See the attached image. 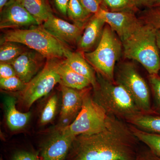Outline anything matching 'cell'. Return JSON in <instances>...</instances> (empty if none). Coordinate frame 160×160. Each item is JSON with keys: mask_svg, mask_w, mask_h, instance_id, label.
Wrapping results in <instances>:
<instances>
[{"mask_svg": "<svg viewBox=\"0 0 160 160\" xmlns=\"http://www.w3.org/2000/svg\"><path fill=\"white\" fill-rule=\"evenodd\" d=\"M139 142L129 123L108 115L102 131L76 137L69 160H135Z\"/></svg>", "mask_w": 160, "mask_h": 160, "instance_id": "cell-1", "label": "cell"}, {"mask_svg": "<svg viewBox=\"0 0 160 160\" xmlns=\"http://www.w3.org/2000/svg\"><path fill=\"white\" fill-rule=\"evenodd\" d=\"M61 86L62 105L60 112L59 127L69 125V122L74 120L82 106L83 100L90 88L78 90Z\"/></svg>", "mask_w": 160, "mask_h": 160, "instance_id": "cell-12", "label": "cell"}, {"mask_svg": "<svg viewBox=\"0 0 160 160\" xmlns=\"http://www.w3.org/2000/svg\"><path fill=\"white\" fill-rule=\"evenodd\" d=\"M127 123L143 131L160 134L159 115L142 113Z\"/></svg>", "mask_w": 160, "mask_h": 160, "instance_id": "cell-20", "label": "cell"}, {"mask_svg": "<svg viewBox=\"0 0 160 160\" xmlns=\"http://www.w3.org/2000/svg\"><path fill=\"white\" fill-rule=\"evenodd\" d=\"M84 8L89 13L94 15L97 13L103 4V0H79Z\"/></svg>", "mask_w": 160, "mask_h": 160, "instance_id": "cell-29", "label": "cell"}, {"mask_svg": "<svg viewBox=\"0 0 160 160\" xmlns=\"http://www.w3.org/2000/svg\"><path fill=\"white\" fill-rule=\"evenodd\" d=\"M67 15L75 24L85 26L93 14L87 11L79 0H69Z\"/></svg>", "mask_w": 160, "mask_h": 160, "instance_id": "cell-22", "label": "cell"}, {"mask_svg": "<svg viewBox=\"0 0 160 160\" xmlns=\"http://www.w3.org/2000/svg\"><path fill=\"white\" fill-rule=\"evenodd\" d=\"M137 7L138 6H150L153 5L157 0H133Z\"/></svg>", "mask_w": 160, "mask_h": 160, "instance_id": "cell-34", "label": "cell"}, {"mask_svg": "<svg viewBox=\"0 0 160 160\" xmlns=\"http://www.w3.org/2000/svg\"><path fill=\"white\" fill-rule=\"evenodd\" d=\"M64 62L73 71L88 79L93 89L96 88L97 84L96 72L86 61L83 53L78 51L71 52Z\"/></svg>", "mask_w": 160, "mask_h": 160, "instance_id": "cell-17", "label": "cell"}, {"mask_svg": "<svg viewBox=\"0 0 160 160\" xmlns=\"http://www.w3.org/2000/svg\"><path fill=\"white\" fill-rule=\"evenodd\" d=\"M57 60L47 59L43 69L21 91V99L26 108H30L37 100L49 94L57 84H60V62Z\"/></svg>", "mask_w": 160, "mask_h": 160, "instance_id": "cell-8", "label": "cell"}, {"mask_svg": "<svg viewBox=\"0 0 160 160\" xmlns=\"http://www.w3.org/2000/svg\"><path fill=\"white\" fill-rule=\"evenodd\" d=\"M106 23L93 15L85 26L78 44V51L84 53L89 52L98 46L102 36Z\"/></svg>", "mask_w": 160, "mask_h": 160, "instance_id": "cell-15", "label": "cell"}, {"mask_svg": "<svg viewBox=\"0 0 160 160\" xmlns=\"http://www.w3.org/2000/svg\"><path fill=\"white\" fill-rule=\"evenodd\" d=\"M108 116L102 107L93 99L90 89L84 97L82 106L76 117L69 125L62 127L75 137L80 135L94 134L105 128Z\"/></svg>", "mask_w": 160, "mask_h": 160, "instance_id": "cell-7", "label": "cell"}, {"mask_svg": "<svg viewBox=\"0 0 160 160\" xmlns=\"http://www.w3.org/2000/svg\"><path fill=\"white\" fill-rule=\"evenodd\" d=\"M1 42L18 43L37 52L47 59L66 58L71 52L66 44L40 25L29 29H11L5 32Z\"/></svg>", "mask_w": 160, "mask_h": 160, "instance_id": "cell-3", "label": "cell"}, {"mask_svg": "<svg viewBox=\"0 0 160 160\" xmlns=\"http://www.w3.org/2000/svg\"><path fill=\"white\" fill-rule=\"evenodd\" d=\"M103 4L111 12L132 11L138 10L133 0H103Z\"/></svg>", "mask_w": 160, "mask_h": 160, "instance_id": "cell-24", "label": "cell"}, {"mask_svg": "<svg viewBox=\"0 0 160 160\" xmlns=\"http://www.w3.org/2000/svg\"><path fill=\"white\" fill-rule=\"evenodd\" d=\"M130 126L135 136L140 142L143 143L155 154L160 158V134L147 132L130 124Z\"/></svg>", "mask_w": 160, "mask_h": 160, "instance_id": "cell-21", "label": "cell"}, {"mask_svg": "<svg viewBox=\"0 0 160 160\" xmlns=\"http://www.w3.org/2000/svg\"><path fill=\"white\" fill-rule=\"evenodd\" d=\"M10 0H0V11L2 9L4 6Z\"/></svg>", "mask_w": 160, "mask_h": 160, "instance_id": "cell-36", "label": "cell"}, {"mask_svg": "<svg viewBox=\"0 0 160 160\" xmlns=\"http://www.w3.org/2000/svg\"><path fill=\"white\" fill-rule=\"evenodd\" d=\"M114 81L131 95L143 113H154L150 88L133 64L122 62L116 66Z\"/></svg>", "mask_w": 160, "mask_h": 160, "instance_id": "cell-6", "label": "cell"}, {"mask_svg": "<svg viewBox=\"0 0 160 160\" xmlns=\"http://www.w3.org/2000/svg\"><path fill=\"white\" fill-rule=\"evenodd\" d=\"M54 2L60 12L64 15H67L69 0H54Z\"/></svg>", "mask_w": 160, "mask_h": 160, "instance_id": "cell-33", "label": "cell"}, {"mask_svg": "<svg viewBox=\"0 0 160 160\" xmlns=\"http://www.w3.org/2000/svg\"><path fill=\"white\" fill-rule=\"evenodd\" d=\"M94 15L109 25L121 42L129 37L143 24L133 12H111L101 8Z\"/></svg>", "mask_w": 160, "mask_h": 160, "instance_id": "cell-9", "label": "cell"}, {"mask_svg": "<svg viewBox=\"0 0 160 160\" xmlns=\"http://www.w3.org/2000/svg\"><path fill=\"white\" fill-rule=\"evenodd\" d=\"M97 84L92 98L108 115L128 122L142 113L131 95L122 86L96 72Z\"/></svg>", "mask_w": 160, "mask_h": 160, "instance_id": "cell-2", "label": "cell"}, {"mask_svg": "<svg viewBox=\"0 0 160 160\" xmlns=\"http://www.w3.org/2000/svg\"><path fill=\"white\" fill-rule=\"evenodd\" d=\"M1 160H3L1 158Z\"/></svg>", "mask_w": 160, "mask_h": 160, "instance_id": "cell-38", "label": "cell"}, {"mask_svg": "<svg viewBox=\"0 0 160 160\" xmlns=\"http://www.w3.org/2000/svg\"><path fill=\"white\" fill-rule=\"evenodd\" d=\"M37 21L39 25L44 23L52 14L47 0H16Z\"/></svg>", "mask_w": 160, "mask_h": 160, "instance_id": "cell-19", "label": "cell"}, {"mask_svg": "<svg viewBox=\"0 0 160 160\" xmlns=\"http://www.w3.org/2000/svg\"><path fill=\"white\" fill-rule=\"evenodd\" d=\"M12 160H42L38 154L25 151H18L15 153Z\"/></svg>", "mask_w": 160, "mask_h": 160, "instance_id": "cell-31", "label": "cell"}, {"mask_svg": "<svg viewBox=\"0 0 160 160\" xmlns=\"http://www.w3.org/2000/svg\"><path fill=\"white\" fill-rule=\"evenodd\" d=\"M86 26L71 24L52 14L42 26L63 42L73 45L78 42Z\"/></svg>", "mask_w": 160, "mask_h": 160, "instance_id": "cell-13", "label": "cell"}, {"mask_svg": "<svg viewBox=\"0 0 160 160\" xmlns=\"http://www.w3.org/2000/svg\"><path fill=\"white\" fill-rule=\"evenodd\" d=\"M58 98L56 95L51 97L43 108L40 117V123L46 125L52 121L57 111Z\"/></svg>", "mask_w": 160, "mask_h": 160, "instance_id": "cell-25", "label": "cell"}, {"mask_svg": "<svg viewBox=\"0 0 160 160\" xmlns=\"http://www.w3.org/2000/svg\"><path fill=\"white\" fill-rule=\"evenodd\" d=\"M75 138L62 127H59L43 146L40 157L42 160L65 159L69 154Z\"/></svg>", "mask_w": 160, "mask_h": 160, "instance_id": "cell-11", "label": "cell"}, {"mask_svg": "<svg viewBox=\"0 0 160 160\" xmlns=\"http://www.w3.org/2000/svg\"><path fill=\"white\" fill-rule=\"evenodd\" d=\"M135 160H160V158L147 148L140 149Z\"/></svg>", "mask_w": 160, "mask_h": 160, "instance_id": "cell-32", "label": "cell"}, {"mask_svg": "<svg viewBox=\"0 0 160 160\" xmlns=\"http://www.w3.org/2000/svg\"><path fill=\"white\" fill-rule=\"evenodd\" d=\"M139 18L143 23L151 25L160 31V8L146 12Z\"/></svg>", "mask_w": 160, "mask_h": 160, "instance_id": "cell-28", "label": "cell"}, {"mask_svg": "<svg viewBox=\"0 0 160 160\" xmlns=\"http://www.w3.org/2000/svg\"><path fill=\"white\" fill-rule=\"evenodd\" d=\"M157 30L143 23L134 33L122 42L125 57L140 63L149 75L160 71L159 50L157 43Z\"/></svg>", "mask_w": 160, "mask_h": 160, "instance_id": "cell-4", "label": "cell"}, {"mask_svg": "<svg viewBox=\"0 0 160 160\" xmlns=\"http://www.w3.org/2000/svg\"><path fill=\"white\" fill-rule=\"evenodd\" d=\"M43 57L36 51H25L10 64L16 76L27 84L37 75Z\"/></svg>", "mask_w": 160, "mask_h": 160, "instance_id": "cell-14", "label": "cell"}, {"mask_svg": "<svg viewBox=\"0 0 160 160\" xmlns=\"http://www.w3.org/2000/svg\"><path fill=\"white\" fill-rule=\"evenodd\" d=\"M20 43L12 42H1L0 47V62L11 63L25 51Z\"/></svg>", "mask_w": 160, "mask_h": 160, "instance_id": "cell-23", "label": "cell"}, {"mask_svg": "<svg viewBox=\"0 0 160 160\" xmlns=\"http://www.w3.org/2000/svg\"><path fill=\"white\" fill-rule=\"evenodd\" d=\"M148 78L154 102L152 110L160 115V77L158 74L149 75Z\"/></svg>", "mask_w": 160, "mask_h": 160, "instance_id": "cell-26", "label": "cell"}, {"mask_svg": "<svg viewBox=\"0 0 160 160\" xmlns=\"http://www.w3.org/2000/svg\"><path fill=\"white\" fill-rule=\"evenodd\" d=\"M16 75L15 72L11 64L0 63V79L6 78Z\"/></svg>", "mask_w": 160, "mask_h": 160, "instance_id": "cell-30", "label": "cell"}, {"mask_svg": "<svg viewBox=\"0 0 160 160\" xmlns=\"http://www.w3.org/2000/svg\"><path fill=\"white\" fill-rule=\"evenodd\" d=\"M58 72L61 80L60 85L78 90L92 87L88 79L73 71L64 61L60 62Z\"/></svg>", "mask_w": 160, "mask_h": 160, "instance_id": "cell-18", "label": "cell"}, {"mask_svg": "<svg viewBox=\"0 0 160 160\" xmlns=\"http://www.w3.org/2000/svg\"><path fill=\"white\" fill-rule=\"evenodd\" d=\"M26 84L17 76L6 78L0 79V86L2 89L9 91H22Z\"/></svg>", "mask_w": 160, "mask_h": 160, "instance_id": "cell-27", "label": "cell"}, {"mask_svg": "<svg viewBox=\"0 0 160 160\" xmlns=\"http://www.w3.org/2000/svg\"><path fill=\"white\" fill-rule=\"evenodd\" d=\"M156 38L158 48L160 52V31L159 30H157Z\"/></svg>", "mask_w": 160, "mask_h": 160, "instance_id": "cell-35", "label": "cell"}, {"mask_svg": "<svg viewBox=\"0 0 160 160\" xmlns=\"http://www.w3.org/2000/svg\"><path fill=\"white\" fill-rule=\"evenodd\" d=\"M37 21L16 0H10L1 11V29L38 26Z\"/></svg>", "mask_w": 160, "mask_h": 160, "instance_id": "cell-10", "label": "cell"}, {"mask_svg": "<svg viewBox=\"0 0 160 160\" xmlns=\"http://www.w3.org/2000/svg\"><path fill=\"white\" fill-rule=\"evenodd\" d=\"M122 49L121 40L109 25L106 24L96 48L83 55L96 72L109 81L115 82L116 64L121 57Z\"/></svg>", "mask_w": 160, "mask_h": 160, "instance_id": "cell-5", "label": "cell"}, {"mask_svg": "<svg viewBox=\"0 0 160 160\" xmlns=\"http://www.w3.org/2000/svg\"><path fill=\"white\" fill-rule=\"evenodd\" d=\"M6 123L12 131L23 129L29 122L31 112H21L16 108V99L10 96L5 97L3 100Z\"/></svg>", "mask_w": 160, "mask_h": 160, "instance_id": "cell-16", "label": "cell"}, {"mask_svg": "<svg viewBox=\"0 0 160 160\" xmlns=\"http://www.w3.org/2000/svg\"><path fill=\"white\" fill-rule=\"evenodd\" d=\"M154 6H158L159 8H160V0H157L156 2L153 4Z\"/></svg>", "mask_w": 160, "mask_h": 160, "instance_id": "cell-37", "label": "cell"}]
</instances>
